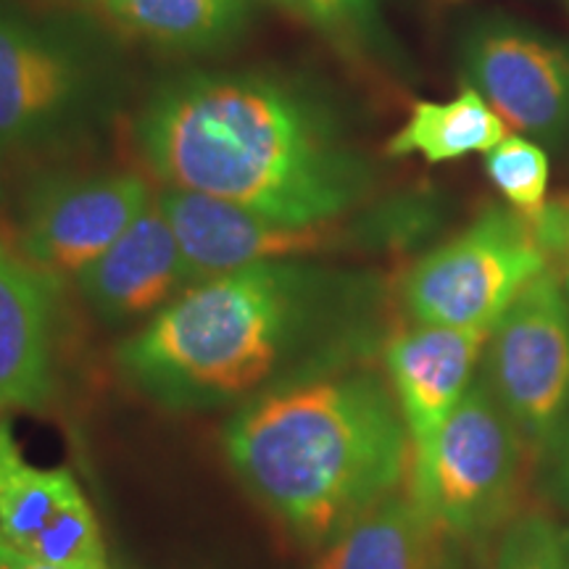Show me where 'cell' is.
<instances>
[{"mask_svg":"<svg viewBox=\"0 0 569 569\" xmlns=\"http://www.w3.org/2000/svg\"><path fill=\"white\" fill-rule=\"evenodd\" d=\"M134 134L167 188L284 224L338 222L369 188L367 167L322 106L264 74H190L163 84Z\"/></svg>","mask_w":569,"mask_h":569,"instance_id":"obj_1","label":"cell"},{"mask_svg":"<svg viewBox=\"0 0 569 569\" xmlns=\"http://www.w3.org/2000/svg\"><path fill=\"white\" fill-rule=\"evenodd\" d=\"M351 290L298 261L234 269L184 290L117 348L124 380L163 409L206 411L330 372Z\"/></svg>","mask_w":569,"mask_h":569,"instance_id":"obj_2","label":"cell"},{"mask_svg":"<svg viewBox=\"0 0 569 569\" xmlns=\"http://www.w3.org/2000/svg\"><path fill=\"white\" fill-rule=\"evenodd\" d=\"M222 443L248 493L322 546L396 493L411 440L393 388L356 369L264 390L234 411Z\"/></svg>","mask_w":569,"mask_h":569,"instance_id":"obj_3","label":"cell"},{"mask_svg":"<svg viewBox=\"0 0 569 569\" xmlns=\"http://www.w3.org/2000/svg\"><path fill=\"white\" fill-rule=\"evenodd\" d=\"M522 475V432L482 380L432 443L411 451L409 493L453 540H475L515 519Z\"/></svg>","mask_w":569,"mask_h":569,"instance_id":"obj_4","label":"cell"},{"mask_svg":"<svg viewBox=\"0 0 569 569\" xmlns=\"http://www.w3.org/2000/svg\"><path fill=\"white\" fill-rule=\"evenodd\" d=\"M549 272L522 211L488 209L409 269L401 296L417 325L493 330L511 301Z\"/></svg>","mask_w":569,"mask_h":569,"instance_id":"obj_5","label":"cell"},{"mask_svg":"<svg viewBox=\"0 0 569 569\" xmlns=\"http://www.w3.org/2000/svg\"><path fill=\"white\" fill-rule=\"evenodd\" d=\"M488 377L507 415L536 446H549L569 411V303L543 272L519 293L488 338Z\"/></svg>","mask_w":569,"mask_h":569,"instance_id":"obj_6","label":"cell"},{"mask_svg":"<svg viewBox=\"0 0 569 569\" xmlns=\"http://www.w3.org/2000/svg\"><path fill=\"white\" fill-rule=\"evenodd\" d=\"M156 198L134 172L51 177L27 196L19 248L30 264L59 284L80 277Z\"/></svg>","mask_w":569,"mask_h":569,"instance_id":"obj_7","label":"cell"},{"mask_svg":"<svg viewBox=\"0 0 569 569\" xmlns=\"http://www.w3.org/2000/svg\"><path fill=\"white\" fill-rule=\"evenodd\" d=\"M0 538L27 557L71 569H111L101 522L74 475L38 467L0 419Z\"/></svg>","mask_w":569,"mask_h":569,"instance_id":"obj_8","label":"cell"},{"mask_svg":"<svg viewBox=\"0 0 569 569\" xmlns=\"http://www.w3.org/2000/svg\"><path fill=\"white\" fill-rule=\"evenodd\" d=\"M88 88V61L74 42L0 9V163L56 132Z\"/></svg>","mask_w":569,"mask_h":569,"instance_id":"obj_9","label":"cell"},{"mask_svg":"<svg viewBox=\"0 0 569 569\" xmlns=\"http://www.w3.org/2000/svg\"><path fill=\"white\" fill-rule=\"evenodd\" d=\"M156 196L180 240L196 284L243 267L296 261L338 246L343 234L336 222L284 224L264 213L184 190L167 188Z\"/></svg>","mask_w":569,"mask_h":569,"instance_id":"obj_10","label":"cell"},{"mask_svg":"<svg viewBox=\"0 0 569 569\" xmlns=\"http://www.w3.org/2000/svg\"><path fill=\"white\" fill-rule=\"evenodd\" d=\"M465 69L503 124L553 138L569 122V59L549 42L488 27L467 42Z\"/></svg>","mask_w":569,"mask_h":569,"instance_id":"obj_11","label":"cell"},{"mask_svg":"<svg viewBox=\"0 0 569 569\" xmlns=\"http://www.w3.org/2000/svg\"><path fill=\"white\" fill-rule=\"evenodd\" d=\"M77 284L90 309L109 325L159 315L163 306L193 288V274L159 196L109 251L77 277Z\"/></svg>","mask_w":569,"mask_h":569,"instance_id":"obj_12","label":"cell"},{"mask_svg":"<svg viewBox=\"0 0 569 569\" xmlns=\"http://www.w3.org/2000/svg\"><path fill=\"white\" fill-rule=\"evenodd\" d=\"M488 338L490 330L478 327L417 325L388 340L386 369L407 422L411 451H422L432 443L472 388Z\"/></svg>","mask_w":569,"mask_h":569,"instance_id":"obj_13","label":"cell"},{"mask_svg":"<svg viewBox=\"0 0 569 569\" xmlns=\"http://www.w3.org/2000/svg\"><path fill=\"white\" fill-rule=\"evenodd\" d=\"M56 386V282L0 240V415L40 411Z\"/></svg>","mask_w":569,"mask_h":569,"instance_id":"obj_14","label":"cell"},{"mask_svg":"<svg viewBox=\"0 0 569 569\" xmlns=\"http://www.w3.org/2000/svg\"><path fill=\"white\" fill-rule=\"evenodd\" d=\"M451 536L409 493H390L319 553L315 569H451Z\"/></svg>","mask_w":569,"mask_h":569,"instance_id":"obj_15","label":"cell"},{"mask_svg":"<svg viewBox=\"0 0 569 569\" xmlns=\"http://www.w3.org/2000/svg\"><path fill=\"white\" fill-rule=\"evenodd\" d=\"M507 138V124L475 88L461 90L453 101H419L407 124L388 140L390 156L419 153L430 163L488 153Z\"/></svg>","mask_w":569,"mask_h":569,"instance_id":"obj_16","label":"cell"},{"mask_svg":"<svg viewBox=\"0 0 569 569\" xmlns=\"http://www.w3.org/2000/svg\"><path fill=\"white\" fill-rule=\"evenodd\" d=\"M127 32L163 48L203 51L243 27L248 0H98Z\"/></svg>","mask_w":569,"mask_h":569,"instance_id":"obj_17","label":"cell"},{"mask_svg":"<svg viewBox=\"0 0 569 569\" xmlns=\"http://www.w3.org/2000/svg\"><path fill=\"white\" fill-rule=\"evenodd\" d=\"M488 174L517 211L530 213L543 206L549 188V159L536 142L507 134L488 151Z\"/></svg>","mask_w":569,"mask_h":569,"instance_id":"obj_18","label":"cell"},{"mask_svg":"<svg viewBox=\"0 0 569 569\" xmlns=\"http://www.w3.org/2000/svg\"><path fill=\"white\" fill-rule=\"evenodd\" d=\"M493 569H565L561 528L543 515L515 517L498 540Z\"/></svg>","mask_w":569,"mask_h":569,"instance_id":"obj_19","label":"cell"},{"mask_svg":"<svg viewBox=\"0 0 569 569\" xmlns=\"http://www.w3.org/2000/svg\"><path fill=\"white\" fill-rule=\"evenodd\" d=\"M532 238L546 256V261L567 267L569 261V198H559L553 203H543L538 211L525 213Z\"/></svg>","mask_w":569,"mask_h":569,"instance_id":"obj_20","label":"cell"},{"mask_svg":"<svg viewBox=\"0 0 569 569\" xmlns=\"http://www.w3.org/2000/svg\"><path fill=\"white\" fill-rule=\"evenodd\" d=\"M296 6L330 30L361 24L372 11V0H296Z\"/></svg>","mask_w":569,"mask_h":569,"instance_id":"obj_21","label":"cell"},{"mask_svg":"<svg viewBox=\"0 0 569 569\" xmlns=\"http://www.w3.org/2000/svg\"><path fill=\"white\" fill-rule=\"evenodd\" d=\"M551 448V490L561 507L569 509V411L557 436L549 443Z\"/></svg>","mask_w":569,"mask_h":569,"instance_id":"obj_22","label":"cell"},{"mask_svg":"<svg viewBox=\"0 0 569 569\" xmlns=\"http://www.w3.org/2000/svg\"><path fill=\"white\" fill-rule=\"evenodd\" d=\"M0 569H71V567L51 565V561L27 557V553L17 551L11 543H6V540L0 538Z\"/></svg>","mask_w":569,"mask_h":569,"instance_id":"obj_23","label":"cell"},{"mask_svg":"<svg viewBox=\"0 0 569 569\" xmlns=\"http://www.w3.org/2000/svg\"><path fill=\"white\" fill-rule=\"evenodd\" d=\"M561 557H565V569H569V528H561Z\"/></svg>","mask_w":569,"mask_h":569,"instance_id":"obj_24","label":"cell"},{"mask_svg":"<svg viewBox=\"0 0 569 569\" xmlns=\"http://www.w3.org/2000/svg\"><path fill=\"white\" fill-rule=\"evenodd\" d=\"M280 3H288V6H296V0H280Z\"/></svg>","mask_w":569,"mask_h":569,"instance_id":"obj_25","label":"cell"},{"mask_svg":"<svg viewBox=\"0 0 569 569\" xmlns=\"http://www.w3.org/2000/svg\"><path fill=\"white\" fill-rule=\"evenodd\" d=\"M567 293H569V277H567Z\"/></svg>","mask_w":569,"mask_h":569,"instance_id":"obj_26","label":"cell"},{"mask_svg":"<svg viewBox=\"0 0 569 569\" xmlns=\"http://www.w3.org/2000/svg\"><path fill=\"white\" fill-rule=\"evenodd\" d=\"M451 569H457V567H451Z\"/></svg>","mask_w":569,"mask_h":569,"instance_id":"obj_27","label":"cell"}]
</instances>
